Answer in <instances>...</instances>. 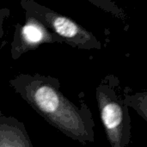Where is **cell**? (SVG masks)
I'll list each match as a JSON object with an SVG mask.
<instances>
[{
	"label": "cell",
	"instance_id": "cell-1",
	"mask_svg": "<svg viewBox=\"0 0 147 147\" xmlns=\"http://www.w3.org/2000/svg\"><path fill=\"white\" fill-rule=\"evenodd\" d=\"M16 90L49 124L80 142L93 141L90 117L71 103L48 79L38 76H19L11 81Z\"/></svg>",
	"mask_w": 147,
	"mask_h": 147
},
{
	"label": "cell",
	"instance_id": "cell-2",
	"mask_svg": "<svg viewBox=\"0 0 147 147\" xmlns=\"http://www.w3.org/2000/svg\"><path fill=\"white\" fill-rule=\"evenodd\" d=\"M97 102L102 124L112 147H125L130 140V119L124 104L110 94V90L98 89Z\"/></svg>",
	"mask_w": 147,
	"mask_h": 147
},
{
	"label": "cell",
	"instance_id": "cell-3",
	"mask_svg": "<svg viewBox=\"0 0 147 147\" xmlns=\"http://www.w3.org/2000/svg\"><path fill=\"white\" fill-rule=\"evenodd\" d=\"M41 13L48 26L65 40L72 41L78 47H84L92 40L90 34L72 20L50 10Z\"/></svg>",
	"mask_w": 147,
	"mask_h": 147
},
{
	"label": "cell",
	"instance_id": "cell-4",
	"mask_svg": "<svg viewBox=\"0 0 147 147\" xmlns=\"http://www.w3.org/2000/svg\"><path fill=\"white\" fill-rule=\"evenodd\" d=\"M0 147H32L28 135L22 123L2 116L0 125Z\"/></svg>",
	"mask_w": 147,
	"mask_h": 147
},
{
	"label": "cell",
	"instance_id": "cell-5",
	"mask_svg": "<svg viewBox=\"0 0 147 147\" xmlns=\"http://www.w3.org/2000/svg\"><path fill=\"white\" fill-rule=\"evenodd\" d=\"M49 34H50L41 22L35 19L27 22L21 30L22 41H23L28 48L35 47L41 42L51 40Z\"/></svg>",
	"mask_w": 147,
	"mask_h": 147
},
{
	"label": "cell",
	"instance_id": "cell-6",
	"mask_svg": "<svg viewBox=\"0 0 147 147\" xmlns=\"http://www.w3.org/2000/svg\"><path fill=\"white\" fill-rule=\"evenodd\" d=\"M132 102L133 106H137V111H139L144 116V118L147 120V94H144L143 96H134Z\"/></svg>",
	"mask_w": 147,
	"mask_h": 147
}]
</instances>
